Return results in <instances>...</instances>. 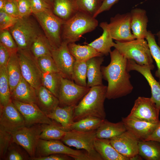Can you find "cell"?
<instances>
[{
	"mask_svg": "<svg viewBox=\"0 0 160 160\" xmlns=\"http://www.w3.org/2000/svg\"><path fill=\"white\" fill-rule=\"evenodd\" d=\"M130 12L118 14L111 17L108 26L113 39L121 42L135 39L131 31Z\"/></svg>",
	"mask_w": 160,
	"mask_h": 160,
	"instance_id": "4fadbf2b",
	"label": "cell"
},
{
	"mask_svg": "<svg viewBox=\"0 0 160 160\" xmlns=\"http://www.w3.org/2000/svg\"><path fill=\"white\" fill-rule=\"evenodd\" d=\"M131 29L135 39H145L147 36V27L148 21L146 11L136 8L130 12Z\"/></svg>",
	"mask_w": 160,
	"mask_h": 160,
	"instance_id": "ffe728a7",
	"label": "cell"
},
{
	"mask_svg": "<svg viewBox=\"0 0 160 160\" xmlns=\"http://www.w3.org/2000/svg\"><path fill=\"white\" fill-rule=\"evenodd\" d=\"M157 37L158 44L160 47V31H158L156 34Z\"/></svg>",
	"mask_w": 160,
	"mask_h": 160,
	"instance_id": "11a10c76",
	"label": "cell"
},
{
	"mask_svg": "<svg viewBox=\"0 0 160 160\" xmlns=\"http://www.w3.org/2000/svg\"><path fill=\"white\" fill-rule=\"evenodd\" d=\"M68 46L70 52L76 60L87 62L92 57L103 56L88 44L81 45L73 42L68 43Z\"/></svg>",
	"mask_w": 160,
	"mask_h": 160,
	"instance_id": "f546056e",
	"label": "cell"
},
{
	"mask_svg": "<svg viewBox=\"0 0 160 160\" xmlns=\"http://www.w3.org/2000/svg\"><path fill=\"white\" fill-rule=\"evenodd\" d=\"M104 0H75L78 11L94 17Z\"/></svg>",
	"mask_w": 160,
	"mask_h": 160,
	"instance_id": "d590c367",
	"label": "cell"
},
{
	"mask_svg": "<svg viewBox=\"0 0 160 160\" xmlns=\"http://www.w3.org/2000/svg\"><path fill=\"white\" fill-rule=\"evenodd\" d=\"M7 0H0V10H2Z\"/></svg>",
	"mask_w": 160,
	"mask_h": 160,
	"instance_id": "db71d44e",
	"label": "cell"
},
{
	"mask_svg": "<svg viewBox=\"0 0 160 160\" xmlns=\"http://www.w3.org/2000/svg\"><path fill=\"white\" fill-rule=\"evenodd\" d=\"M90 89L87 87L78 85L73 81L63 77L58 98L59 106H75Z\"/></svg>",
	"mask_w": 160,
	"mask_h": 160,
	"instance_id": "8fae6325",
	"label": "cell"
},
{
	"mask_svg": "<svg viewBox=\"0 0 160 160\" xmlns=\"http://www.w3.org/2000/svg\"><path fill=\"white\" fill-rule=\"evenodd\" d=\"M104 120L93 117L85 118L74 121L71 126V129L81 131L96 130Z\"/></svg>",
	"mask_w": 160,
	"mask_h": 160,
	"instance_id": "8d00e7d4",
	"label": "cell"
},
{
	"mask_svg": "<svg viewBox=\"0 0 160 160\" xmlns=\"http://www.w3.org/2000/svg\"><path fill=\"white\" fill-rule=\"evenodd\" d=\"M113 47L127 60H133L141 66L154 67L148 42L145 39L116 41Z\"/></svg>",
	"mask_w": 160,
	"mask_h": 160,
	"instance_id": "277c9868",
	"label": "cell"
},
{
	"mask_svg": "<svg viewBox=\"0 0 160 160\" xmlns=\"http://www.w3.org/2000/svg\"><path fill=\"white\" fill-rule=\"evenodd\" d=\"M32 13L34 15L48 9H52V5L46 0H30Z\"/></svg>",
	"mask_w": 160,
	"mask_h": 160,
	"instance_id": "bcb514c9",
	"label": "cell"
},
{
	"mask_svg": "<svg viewBox=\"0 0 160 160\" xmlns=\"http://www.w3.org/2000/svg\"><path fill=\"white\" fill-rule=\"evenodd\" d=\"M67 131L58 123L42 124L40 139L45 140H61Z\"/></svg>",
	"mask_w": 160,
	"mask_h": 160,
	"instance_id": "836d02e7",
	"label": "cell"
},
{
	"mask_svg": "<svg viewBox=\"0 0 160 160\" xmlns=\"http://www.w3.org/2000/svg\"><path fill=\"white\" fill-rule=\"evenodd\" d=\"M19 18L9 15L3 10H0V31L9 30L16 23Z\"/></svg>",
	"mask_w": 160,
	"mask_h": 160,
	"instance_id": "ee69618b",
	"label": "cell"
},
{
	"mask_svg": "<svg viewBox=\"0 0 160 160\" xmlns=\"http://www.w3.org/2000/svg\"><path fill=\"white\" fill-rule=\"evenodd\" d=\"M59 140H45L40 139L36 152V157L55 153L66 154L75 160H91L87 152L75 150L65 145Z\"/></svg>",
	"mask_w": 160,
	"mask_h": 160,
	"instance_id": "9c48e42d",
	"label": "cell"
},
{
	"mask_svg": "<svg viewBox=\"0 0 160 160\" xmlns=\"http://www.w3.org/2000/svg\"><path fill=\"white\" fill-rule=\"evenodd\" d=\"M96 130L81 131L71 130L66 132L61 140L69 146L85 150L91 160H103L94 146Z\"/></svg>",
	"mask_w": 160,
	"mask_h": 160,
	"instance_id": "52a82bcc",
	"label": "cell"
},
{
	"mask_svg": "<svg viewBox=\"0 0 160 160\" xmlns=\"http://www.w3.org/2000/svg\"><path fill=\"white\" fill-rule=\"evenodd\" d=\"M2 10L13 16L20 18L16 0H7Z\"/></svg>",
	"mask_w": 160,
	"mask_h": 160,
	"instance_id": "7dc6e473",
	"label": "cell"
},
{
	"mask_svg": "<svg viewBox=\"0 0 160 160\" xmlns=\"http://www.w3.org/2000/svg\"><path fill=\"white\" fill-rule=\"evenodd\" d=\"M48 2L51 4L52 6V3L54 0H46Z\"/></svg>",
	"mask_w": 160,
	"mask_h": 160,
	"instance_id": "9f6ffc18",
	"label": "cell"
},
{
	"mask_svg": "<svg viewBox=\"0 0 160 160\" xmlns=\"http://www.w3.org/2000/svg\"><path fill=\"white\" fill-rule=\"evenodd\" d=\"M12 142V134L0 127V160H3L7 149Z\"/></svg>",
	"mask_w": 160,
	"mask_h": 160,
	"instance_id": "b9f144b4",
	"label": "cell"
},
{
	"mask_svg": "<svg viewBox=\"0 0 160 160\" xmlns=\"http://www.w3.org/2000/svg\"><path fill=\"white\" fill-rule=\"evenodd\" d=\"M107 86L93 87L75 107L73 121H77L89 117L105 119L106 113L104 103L106 98Z\"/></svg>",
	"mask_w": 160,
	"mask_h": 160,
	"instance_id": "7a4b0ae2",
	"label": "cell"
},
{
	"mask_svg": "<svg viewBox=\"0 0 160 160\" xmlns=\"http://www.w3.org/2000/svg\"><path fill=\"white\" fill-rule=\"evenodd\" d=\"M110 140L116 151L129 160L138 154L139 140L128 131Z\"/></svg>",
	"mask_w": 160,
	"mask_h": 160,
	"instance_id": "e0dca14e",
	"label": "cell"
},
{
	"mask_svg": "<svg viewBox=\"0 0 160 160\" xmlns=\"http://www.w3.org/2000/svg\"><path fill=\"white\" fill-rule=\"evenodd\" d=\"M139 153L147 160H160V143L150 140L139 141Z\"/></svg>",
	"mask_w": 160,
	"mask_h": 160,
	"instance_id": "4dcf8cb0",
	"label": "cell"
},
{
	"mask_svg": "<svg viewBox=\"0 0 160 160\" xmlns=\"http://www.w3.org/2000/svg\"><path fill=\"white\" fill-rule=\"evenodd\" d=\"M127 131L125 126L121 121L116 123L104 119L96 130V137L111 139L115 138Z\"/></svg>",
	"mask_w": 160,
	"mask_h": 160,
	"instance_id": "4316f807",
	"label": "cell"
},
{
	"mask_svg": "<svg viewBox=\"0 0 160 160\" xmlns=\"http://www.w3.org/2000/svg\"><path fill=\"white\" fill-rule=\"evenodd\" d=\"M94 146L103 160H129L116 151L111 144L110 139L96 137Z\"/></svg>",
	"mask_w": 160,
	"mask_h": 160,
	"instance_id": "484cf974",
	"label": "cell"
},
{
	"mask_svg": "<svg viewBox=\"0 0 160 160\" xmlns=\"http://www.w3.org/2000/svg\"><path fill=\"white\" fill-rule=\"evenodd\" d=\"M12 101L24 119L25 126L37 124H57L49 118L36 103H24L12 100Z\"/></svg>",
	"mask_w": 160,
	"mask_h": 160,
	"instance_id": "5bb4252c",
	"label": "cell"
},
{
	"mask_svg": "<svg viewBox=\"0 0 160 160\" xmlns=\"http://www.w3.org/2000/svg\"><path fill=\"white\" fill-rule=\"evenodd\" d=\"M42 124L25 126L12 134L13 142L23 148L31 158L36 156L37 147L42 131Z\"/></svg>",
	"mask_w": 160,
	"mask_h": 160,
	"instance_id": "30bf717a",
	"label": "cell"
},
{
	"mask_svg": "<svg viewBox=\"0 0 160 160\" xmlns=\"http://www.w3.org/2000/svg\"><path fill=\"white\" fill-rule=\"evenodd\" d=\"M107 22L101 23L100 26L103 30L101 36L87 44L92 47L103 55H107L111 52V48L113 47L114 42L112 37Z\"/></svg>",
	"mask_w": 160,
	"mask_h": 160,
	"instance_id": "cb8c5ba5",
	"label": "cell"
},
{
	"mask_svg": "<svg viewBox=\"0 0 160 160\" xmlns=\"http://www.w3.org/2000/svg\"><path fill=\"white\" fill-rule=\"evenodd\" d=\"M20 18L29 16L32 13L30 0H16Z\"/></svg>",
	"mask_w": 160,
	"mask_h": 160,
	"instance_id": "f6af8a7d",
	"label": "cell"
},
{
	"mask_svg": "<svg viewBox=\"0 0 160 160\" xmlns=\"http://www.w3.org/2000/svg\"><path fill=\"white\" fill-rule=\"evenodd\" d=\"M143 159L142 157L139 154L136 155L129 159L130 160H142Z\"/></svg>",
	"mask_w": 160,
	"mask_h": 160,
	"instance_id": "f5cc1de1",
	"label": "cell"
},
{
	"mask_svg": "<svg viewBox=\"0 0 160 160\" xmlns=\"http://www.w3.org/2000/svg\"><path fill=\"white\" fill-rule=\"evenodd\" d=\"M36 103L46 115L52 112L59 106L58 98L42 85L36 89Z\"/></svg>",
	"mask_w": 160,
	"mask_h": 160,
	"instance_id": "44dd1931",
	"label": "cell"
},
{
	"mask_svg": "<svg viewBox=\"0 0 160 160\" xmlns=\"http://www.w3.org/2000/svg\"><path fill=\"white\" fill-rule=\"evenodd\" d=\"M68 44L62 41L59 47L52 49V56L60 73L64 77L73 81V69L76 59L69 51Z\"/></svg>",
	"mask_w": 160,
	"mask_h": 160,
	"instance_id": "2e32d148",
	"label": "cell"
},
{
	"mask_svg": "<svg viewBox=\"0 0 160 160\" xmlns=\"http://www.w3.org/2000/svg\"><path fill=\"white\" fill-rule=\"evenodd\" d=\"M17 54L22 77L37 89L42 85V73L36 58L30 49H19Z\"/></svg>",
	"mask_w": 160,
	"mask_h": 160,
	"instance_id": "ba28073f",
	"label": "cell"
},
{
	"mask_svg": "<svg viewBox=\"0 0 160 160\" xmlns=\"http://www.w3.org/2000/svg\"><path fill=\"white\" fill-rule=\"evenodd\" d=\"M145 39L153 58L156 63L157 69L155 75L159 79L160 83V47L156 41L154 35L151 31H148Z\"/></svg>",
	"mask_w": 160,
	"mask_h": 160,
	"instance_id": "74e56055",
	"label": "cell"
},
{
	"mask_svg": "<svg viewBox=\"0 0 160 160\" xmlns=\"http://www.w3.org/2000/svg\"><path fill=\"white\" fill-rule=\"evenodd\" d=\"M34 15L53 49L59 47L62 42V29L65 21L56 16L52 9Z\"/></svg>",
	"mask_w": 160,
	"mask_h": 160,
	"instance_id": "8992f818",
	"label": "cell"
},
{
	"mask_svg": "<svg viewBox=\"0 0 160 160\" xmlns=\"http://www.w3.org/2000/svg\"><path fill=\"white\" fill-rule=\"evenodd\" d=\"M98 25V21L95 18L78 11L65 21L62 29V41L68 43L75 42L84 34L94 30Z\"/></svg>",
	"mask_w": 160,
	"mask_h": 160,
	"instance_id": "3957f363",
	"label": "cell"
},
{
	"mask_svg": "<svg viewBox=\"0 0 160 160\" xmlns=\"http://www.w3.org/2000/svg\"><path fill=\"white\" fill-rule=\"evenodd\" d=\"M25 126L23 116L12 101L4 106H0V127L12 134Z\"/></svg>",
	"mask_w": 160,
	"mask_h": 160,
	"instance_id": "9a60e30c",
	"label": "cell"
},
{
	"mask_svg": "<svg viewBox=\"0 0 160 160\" xmlns=\"http://www.w3.org/2000/svg\"><path fill=\"white\" fill-rule=\"evenodd\" d=\"M154 68V67L153 66H141L133 60H128V71H137L145 78L151 89V98L160 111V83L155 79L151 71Z\"/></svg>",
	"mask_w": 160,
	"mask_h": 160,
	"instance_id": "ac0fdd59",
	"label": "cell"
},
{
	"mask_svg": "<svg viewBox=\"0 0 160 160\" xmlns=\"http://www.w3.org/2000/svg\"><path fill=\"white\" fill-rule=\"evenodd\" d=\"M12 101L6 66H0V104L4 106Z\"/></svg>",
	"mask_w": 160,
	"mask_h": 160,
	"instance_id": "e575fe53",
	"label": "cell"
},
{
	"mask_svg": "<svg viewBox=\"0 0 160 160\" xmlns=\"http://www.w3.org/2000/svg\"><path fill=\"white\" fill-rule=\"evenodd\" d=\"M0 43L3 44L12 52H17L18 50L17 45L9 30L0 31Z\"/></svg>",
	"mask_w": 160,
	"mask_h": 160,
	"instance_id": "7bdbcfd3",
	"label": "cell"
},
{
	"mask_svg": "<svg viewBox=\"0 0 160 160\" xmlns=\"http://www.w3.org/2000/svg\"><path fill=\"white\" fill-rule=\"evenodd\" d=\"M53 49L47 37L41 34L33 41L30 50L33 55L37 59L47 55H52Z\"/></svg>",
	"mask_w": 160,
	"mask_h": 160,
	"instance_id": "d6a6232c",
	"label": "cell"
},
{
	"mask_svg": "<svg viewBox=\"0 0 160 160\" xmlns=\"http://www.w3.org/2000/svg\"><path fill=\"white\" fill-rule=\"evenodd\" d=\"M36 59L42 73L60 72L52 55H45Z\"/></svg>",
	"mask_w": 160,
	"mask_h": 160,
	"instance_id": "60d3db41",
	"label": "cell"
},
{
	"mask_svg": "<svg viewBox=\"0 0 160 160\" xmlns=\"http://www.w3.org/2000/svg\"><path fill=\"white\" fill-rule=\"evenodd\" d=\"M127 131L130 132L139 141H144L153 132L157 123H152L135 118L126 117L122 121Z\"/></svg>",
	"mask_w": 160,
	"mask_h": 160,
	"instance_id": "d6986e66",
	"label": "cell"
},
{
	"mask_svg": "<svg viewBox=\"0 0 160 160\" xmlns=\"http://www.w3.org/2000/svg\"><path fill=\"white\" fill-rule=\"evenodd\" d=\"M12 100L24 103H36V89L22 77L11 93Z\"/></svg>",
	"mask_w": 160,
	"mask_h": 160,
	"instance_id": "7402d4cb",
	"label": "cell"
},
{
	"mask_svg": "<svg viewBox=\"0 0 160 160\" xmlns=\"http://www.w3.org/2000/svg\"><path fill=\"white\" fill-rule=\"evenodd\" d=\"M63 77L60 72L42 73V85L58 98Z\"/></svg>",
	"mask_w": 160,
	"mask_h": 160,
	"instance_id": "1f68e13d",
	"label": "cell"
},
{
	"mask_svg": "<svg viewBox=\"0 0 160 160\" xmlns=\"http://www.w3.org/2000/svg\"><path fill=\"white\" fill-rule=\"evenodd\" d=\"M87 78L86 62L76 60L73 69V81L78 85L87 87Z\"/></svg>",
	"mask_w": 160,
	"mask_h": 160,
	"instance_id": "f35d334b",
	"label": "cell"
},
{
	"mask_svg": "<svg viewBox=\"0 0 160 160\" xmlns=\"http://www.w3.org/2000/svg\"><path fill=\"white\" fill-rule=\"evenodd\" d=\"M103 61V56L93 57L87 61V87L91 88L103 84L101 65Z\"/></svg>",
	"mask_w": 160,
	"mask_h": 160,
	"instance_id": "603a6c76",
	"label": "cell"
},
{
	"mask_svg": "<svg viewBox=\"0 0 160 160\" xmlns=\"http://www.w3.org/2000/svg\"><path fill=\"white\" fill-rule=\"evenodd\" d=\"M31 158L26 150L20 145L12 142L4 157V160H28Z\"/></svg>",
	"mask_w": 160,
	"mask_h": 160,
	"instance_id": "ab89813d",
	"label": "cell"
},
{
	"mask_svg": "<svg viewBox=\"0 0 160 160\" xmlns=\"http://www.w3.org/2000/svg\"><path fill=\"white\" fill-rule=\"evenodd\" d=\"M73 159L69 156L64 154L55 153L44 157L31 158V160H70Z\"/></svg>",
	"mask_w": 160,
	"mask_h": 160,
	"instance_id": "c3c4849f",
	"label": "cell"
},
{
	"mask_svg": "<svg viewBox=\"0 0 160 160\" xmlns=\"http://www.w3.org/2000/svg\"></svg>",
	"mask_w": 160,
	"mask_h": 160,
	"instance_id": "6f0895ef",
	"label": "cell"
},
{
	"mask_svg": "<svg viewBox=\"0 0 160 160\" xmlns=\"http://www.w3.org/2000/svg\"><path fill=\"white\" fill-rule=\"evenodd\" d=\"M153 140L160 143V121L152 133L145 140Z\"/></svg>",
	"mask_w": 160,
	"mask_h": 160,
	"instance_id": "816d5d0a",
	"label": "cell"
},
{
	"mask_svg": "<svg viewBox=\"0 0 160 160\" xmlns=\"http://www.w3.org/2000/svg\"><path fill=\"white\" fill-rule=\"evenodd\" d=\"M160 110L151 97H139L127 117L152 123H157Z\"/></svg>",
	"mask_w": 160,
	"mask_h": 160,
	"instance_id": "7c38bea8",
	"label": "cell"
},
{
	"mask_svg": "<svg viewBox=\"0 0 160 160\" xmlns=\"http://www.w3.org/2000/svg\"><path fill=\"white\" fill-rule=\"evenodd\" d=\"M6 68L11 93L18 84L22 77L17 52H14L11 53Z\"/></svg>",
	"mask_w": 160,
	"mask_h": 160,
	"instance_id": "f1b7e54d",
	"label": "cell"
},
{
	"mask_svg": "<svg viewBox=\"0 0 160 160\" xmlns=\"http://www.w3.org/2000/svg\"><path fill=\"white\" fill-rule=\"evenodd\" d=\"M119 0H104L102 4L97 12L98 14L109 10Z\"/></svg>",
	"mask_w": 160,
	"mask_h": 160,
	"instance_id": "f907efd6",
	"label": "cell"
},
{
	"mask_svg": "<svg viewBox=\"0 0 160 160\" xmlns=\"http://www.w3.org/2000/svg\"><path fill=\"white\" fill-rule=\"evenodd\" d=\"M19 49H30L33 41L41 34L37 23L30 16L20 18L9 29Z\"/></svg>",
	"mask_w": 160,
	"mask_h": 160,
	"instance_id": "5b68a950",
	"label": "cell"
},
{
	"mask_svg": "<svg viewBox=\"0 0 160 160\" xmlns=\"http://www.w3.org/2000/svg\"><path fill=\"white\" fill-rule=\"evenodd\" d=\"M110 54V63L101 67L103 76L108 82L106 98L109 100L126 96L133 89L127 69L128 60L116 49Z\"/></svg>",
	"mask_w": 160,
	"mask_h": 160,
	"instance_id": "6da1fadb",
	"label": "cell"
},
{
	"mask_svg": "<svg viewBox=\"0 0 160 160\" xmlns=\"http://www.w3.org/2000/svg\"><path fill=\"white\" fill-rule=\"evenodd\" d=\"M52 11L56 16L65 21L78 12L75 0H54Z\"/></svg>",
	"mask_w": 160,
	"mask_h": 160,
	"instance_id": "83f0119b",
	"label": "cell"
},
{
	"mask_svg": "<svg viewBox=\"0 0 160 160\" xmlns=\"http://www.w3.org/2000/svg\"><path fill=\"white\" fill-rule=\"evenodd\" d=\"M12 52L0 43V66H6Z\"/></svg>",
	"mask_w": 160,
	"mask_h": 160,
	"instance_id": "681fc988",
	"label": "cell"
},
{
	"mask_svg": "<svg viewBox=\"0 0 160 160\" xmlns=\"http://www.w3.org/2000/svg\"><path fill=\"white\" fill-rule=\"evenodd\" d=\"M75 106L60 107L58 106L47 116L50 119L59 124L67 131L71 130V127L74 122Z\"/></svg>",
	"mask_w": 160,
	"mask_h": 160,
	"instance_id": "d4e9b609",
	"label": "cell"
}]
</instances>
